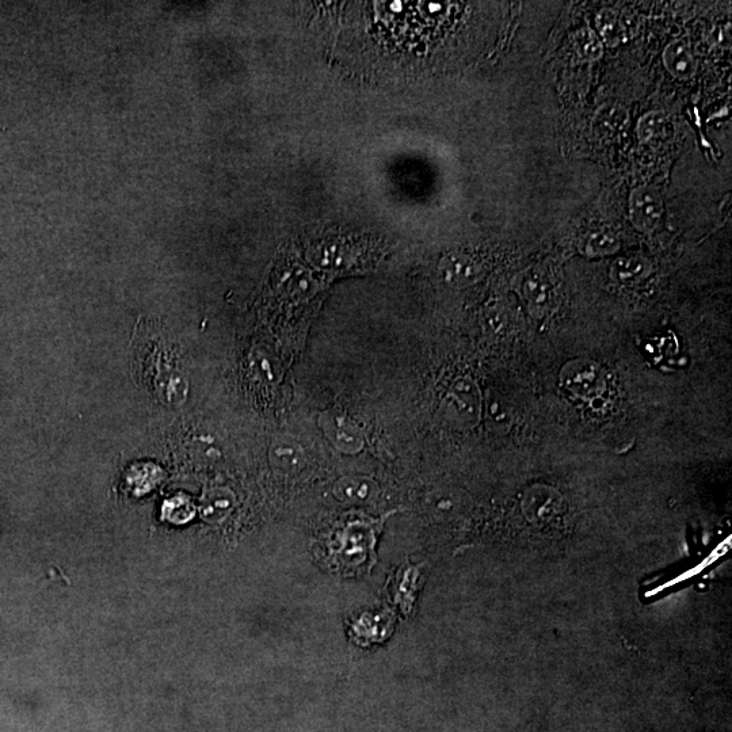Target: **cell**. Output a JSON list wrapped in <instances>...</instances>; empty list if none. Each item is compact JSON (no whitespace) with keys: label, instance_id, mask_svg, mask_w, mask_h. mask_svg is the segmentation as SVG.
<instances>
[{"label":"cell","instance_id":"1","mask_svg":"<svg viewBox=\"0 0 732 732\" xmlns=\"http://www.w3.org/2000/svg\"><path fill=\"white\" fill-rule=\"evenodd\" d=\"M375 543L372 528L358 522L348 525L331 545V564L345 574L368 570L376 562Z\"/></svg>","mask_w":732,"mask_h":732},{"label":"cell","instance_id":"2","mask_svg":"<svg viewBox=\"0 0 732 732\" xmlns=\"http://www.w3.org/2000/svg\"><path fill=\"white\" fill-rule=\"evenodd\" d=\"M663 200L661 194L648 186H640L629 197V217L636 230L654 232L662 223Z\"/></svg>","mask_w":732,"mask_h":732},{"label":"cell","instance_id":"3","mask_svg":"<svg viewBox=\"0 0 732 732\" xmlns=\"http://www.w3.org/2000/svg\"><path fill=\"white\" fill-rule=\"evenodd\" d=\"M320 426L331 444L339 451L356 453L364 446V437H362L360 429L345 415L333 413V411L324 413L320 417Z\"/></svg>","mask_w":732,"mask_h":732},{"label":"cell","instance_id":"4","mask_svg":"<svg viewBox=\"0 0 732 732\" xmlns=\"http://www.w3.org/2000/svg\"><path fill=\"white\" fill-rule=\"evenodd\" d=\"M662 59L666 70L674 78L688 80L696 74L697 61L692 48L685 40H676L667 45Z\"/></svg>","mask_w":732,"mask_h":732},{"label":"cell","instance_id":"5","mask_svg":"<svg viewBox=\"0 0 732 732\" xmlns=\"http://www.w3.org/2000/svg\"><path fill=\"white\" fill-rule=\"evenodd\" d=\"M451 402L461 418L474 421L479 417L480 396L472 381L465 379L457 381L452 388Z\"/></svg>","mask_w":732,"mask_h":732},{"label":"cell","instance_id":"6","mask_svg":"<svg viewBox=\"0 0 732 732\" xmlns=\"http://www.w3.org/2000/svg\"><path fill=\"white\" fill-rule=\"evenodd\" d=\"M270 460L282 471L295 472L304 467L303 449L291 438H278L270 449Z\"/></svg>","mask_w":732,"mask_h":732},{"label":"cell","instance_id":"7","mask_svg":"<svg viewBox=\"0 0 732 732\" xmlns=\"http://www.w3.org/2000/svg\"><path fill=\"white\" fill-rule=\"evenodd\" d=\"M628 124V113L623 106L606 104L594 116V129L598 135L613 137L624 131Z\"/></svg>","mask_w":732,"mask_h":732},{"label":"cell","instance_id":"8","mask_svg":"<svg viewBox=\"0 0 732 732\" xmlns=\"http://www.w3.org/2000/svg\"><path fill=\"white\" fill-rule=\"evenodd\" d=\"M442 272L446 280L453 284L468 285L479 277L478 263L467 255H451L444 261Z\"/></svg>","mask_w":732,"mask_h":732},{"label":"cell","instance_id":"9","mask_svg":"<svg viewBox=\"0 0 732 732\" xmlns=\"http://www.w3.org/2000/svg\"><path fill=\"white\" fill-rule=\"evenodd\" d=\"M335 494L345 502H365L375 497L376 486L365 478H343L335 486Z\"/></svg>","mask_w":732,"mask_h":732},{"label":"cell","instance_id":"10","mask_svg":"<svg viewBox=\"0 0 732 732\" xmlns=\"http://www.w3.org/2000/svg\"><path fill=\"white\" fill-rule=\"evenodd\" d=\"M669 127V118L665 113L654 110V112L644 114L638 124L639 140L643 143L662 140L669 132Z\"/></svg>","mask_w":732,"mask_h":732},{"label":"cell","instance_id":"11","mask_svg":"<svg viewBox=\"0 0 732 732\" xmlns=\"http://www.w3.org/2000/svg\"><path fill=\"white\" fill-rule=\"evenodd\" d=\"M597 29L609 47H617L625 40V28L616 11L602 10L597 17Z\"/></svg>","mask_w":732,"mask_h":732},{"label":"cell","instance_id":"12","mask_svg":"<svg viewBox=\"0 0 732 732\" xmlns=\"http://www.w3.org/2000/svg\"><path fill=\"white\" fill-rule=\"evenodd\" d=\"M522 291L528 303L536 310H544L551 303V287L540 274L532 273L531 276L525 277Z\"/></svg>","mask_w":732,"mask_h":732},{"label":"cell","instance_id":"13","mask_svg":"<svg viewBox=\"0 0 732 732\" xmlns=\"http://www.w3.org/2000/svg\"><path fill=\"white\" fill-rule=\"evenodd\" d=\"M612 272L617 280L632 284L650 273V265L642 258H619L613 263Z\"/></svg>","mask_w":732,"mask_h":732},{"label":"cell","instance_id":"14","mask_svg":"<svg viewBox=\"0 0 732 732\" xmlns=\"http://www.w3.org/2000/svg\"><path fill=\"white\" fill-rule=\"evenodd\" d=\"M620 249V240L613 232L598 231L586 240V254L590 257H605Z\"/></svg>","mask_w":732,"mask_h":732},{"label":"cell","instance_id":"15","mask_svg":"<svg viewBox=\"0 0 732 732\" xmlns=\"http://www.w3.org/2000/svg\"><path fill=\"white\" fill-rule=\"evenodd\" d=\"M575 47L579 55L589 61L600 60L604 55L601 40L592 29H582L575 34Z\"/></svg>","mask_w":732,"mask_h":732}]
</instances>
